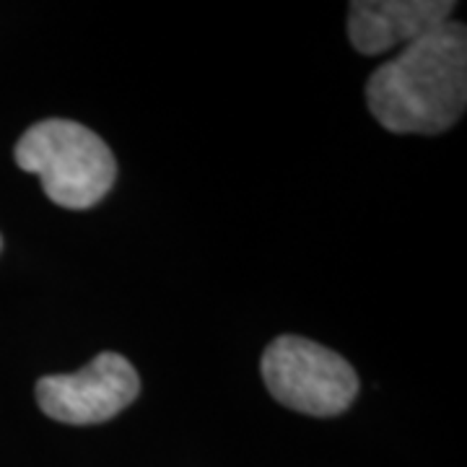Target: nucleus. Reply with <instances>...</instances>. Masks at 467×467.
Here are the masks:
<instances>
[{
	"instance_id": "obj_1",
	"label": "nucleus",
	"mask_w": 467,
	"mask_h": 467,
	"mask_svg": "<svg viewBox=\"0 0 467 467\" xmlns=\"http://www.w3.org/2000/svg\"><path fill=\"white\" fill-rule=\"evenodd\" d=\"M368 112L398 135H439L465 115L467 26L447 21L379 66L367 84Z\"/></svg>"
},
{
	"instance_id": "obj_2",
	"label": "nucleus",
	"mask_w": 467,
	"mask_h": 467,
	"mask_svg": "<svg viewBox=\"0 0 467 467\" xmlns=\"http://www.w3.org/2000/svg\"><path fill=\"white\" fill-rule=\"evenodd\" d=\"M14 159L18 169L39 177L55 205L70 211L104 201L117 180L112 149L91 128L63 117L32 125L18 138Z\"/></svg>"
},
{
	"instance_id": "obj_3",
	"label": "nucleus",
	"mask_w": 467,
	"mask_h": 467,
	"mask_svg": "<svg viewBox=\"0 0 467 467\" xmlns=\"http://www.w3.org/2000/svg\"><path fill=\"white\" fill-rule=\"evenodd\" d=\"M263 379L275 400L315 418L346 413L358 395V374L348 361L309 337L281 335L263 353Z\"/></svg>"
},
{
	"instance_id": "obj_4",
	"label": "nucleus",
	"mask_w": 467,
	"mask_h": 467,
	"mask_svg": "<svg viewBox=\"0 0 467 467\" xmlns=\"http://www.w3.org/2000/svg\"><path fill=\"white\" fill-rule=\"evenodd\" d=\"M138 395V371L115 350H104L73 374H50L36 382L42 413L67 426L104 423L133 405Z\"/></svg>"
},
{
	"instance_id": "obj_5",
	"label": "nucleus",
	"mask_w": 467,
	"mask_h": 467,
	"mask_svg": "<svg viewBox=\"0 0 467 467\" xmlns=\"http://www.w3.org/2000/svg\"><path fill=\"white\" fill-rule=\"evenodd\" d=\"M451 11V0H356L348 5V39L361 55H382L434 32Z\"/></svg>"
},
{
	"instance_id": "obj_6",
	"label": "nucleus",
	"mask_w": 467,
	"mask_h": 467,
	"mask_svg": "<svg viewBox=\"0 0 467 467\" xmlns=\"http://www.w3.org/2000/svg\"><path fill=\"white\" fill-rule=\"evenodd\" d=\"M0 250H3V236H0Z\"/></svg>"
}]
</instances>
